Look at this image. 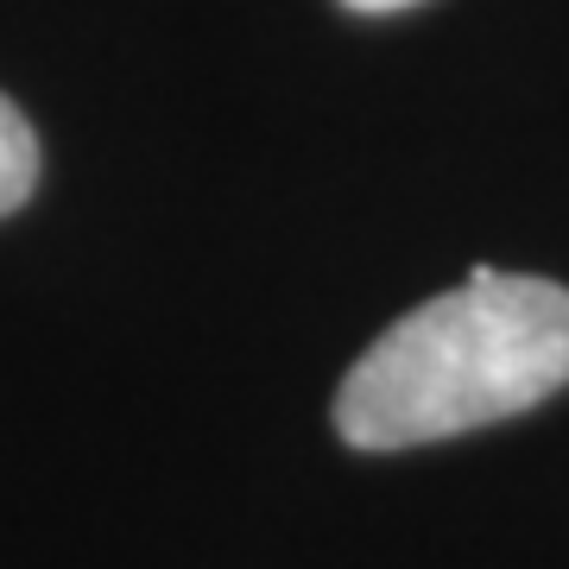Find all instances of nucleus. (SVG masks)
Here are the masks:
<instances>
[{"label": "nucleus", "instance_id": "obj_1", "mask_svg": "<svg viewBox=\"0 0 569 569\" xmlns=\"http://www.w3.org/2000/svg\"><path fill=\"white\" fill-rule=\"evenodd\" d=\"M569 387V291L475 266L387 336L336 387V430L355 449H418L500 425Z\"/></svg>", "mask_w": 569, "mask_h": 569}, {"label": "nucleus", "instance_id": "obj_2", "mask_svg": "<svg viewBox=\"0 0 569 569\" xmlns=\"http://www.w3.org/2000/svg\"><path fill=\"white\" fill-rule=\"evenodd\" d=\"M32 183H39V140L20 108L0 96V216H13L32 197Z\"/></svg>", "mask_w": 569, "mask_h": 569}, {"label": "nucleus", "instance_id": "obj_3", "mask_svg": "<svg viewBox=\"0 0 569 569\" xmlns=\"http://www.w3.org/2000/svg\"><path fill=\"white\" fill-rule=\"evenodd\" d=\"M355 13H399V7H418V0H342Z\"/></svg>", "mask_w": 569, "mask_h": 569}]
</instances>
